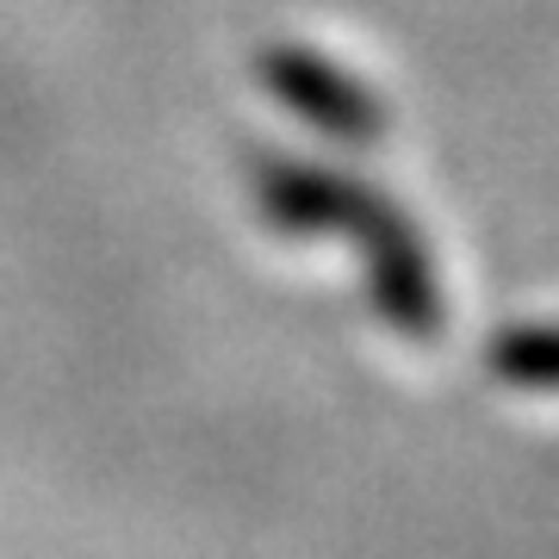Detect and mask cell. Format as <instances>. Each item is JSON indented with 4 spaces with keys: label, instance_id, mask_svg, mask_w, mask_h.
<instances>
[{
    "label": "cell",
    "instance_id": "cell-1",
    "mask_svg": "<svg viewBox=\"0 0 559 559\" xmlns=\"http://www.w3.org/2000/svg\"><path fill=\"white\" fill-rule=\"evenodd\" d=\"M503 373L510 380H559V330H535V336H510L503 342Z\"/></svg>",
    "mask_w": 559,
    "mask_h": 559
}]
</instances>
